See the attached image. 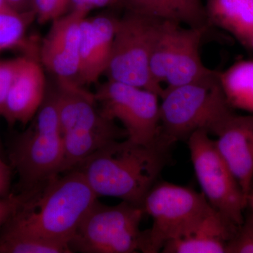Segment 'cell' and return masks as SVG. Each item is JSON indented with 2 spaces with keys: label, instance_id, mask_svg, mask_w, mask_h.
Listing matches in <instances>:
<instances>
[{
  "label": "cell",
  "instance_id": "1",
  "mask_svg": "<svg viewBox=\"0 0 253 253\" xmlns=\"http://www.w3.org/2000/svg\"><path fill=\"white\" fill-rule=\"evenodd\" d=\"M23 194L0 237L37 236L69 244L97 196L79 169L56 174Z\"/></svg>",
  "mask_w": 253,
  "mask_h": 253
},
{
  "label": "cell",
  "instance_id": "2",
  "mask_svg": "<svg viewBox=\"0 0 253 253\" xmlns=\"http://www.w3.org/2000/svg\"><path fill=\"white\" fill-rule=\"evenodd\" d=\"M168 150L128 139L110 143L76 168L98 198H118L141 206L158 181L167 161Z\"/></svg>",
  "mask_w": 253,
  "mask_h": 253
},
{
  "label": "cell",
  "instance_id": "3",
  "mask_svg": "<svg viewBox=\"0 0 253 253\" xmlns=\"http://www.w3.org/2000/svg\"><path fill=\"white\" fill-rule=\"evenodd\" d=\"M160 99L156 144L168 151L178 141H187L197 131L217 136L235 114L221 87L219 71H213L191 83L165 87Z\"/></svg>",
  "mask_w": 253,
  "mask_h": 253
},
{
  "label": "cell",
  "instance_id": "4",
  "mask_svg": "<svg viewBox=\"0 0 253 253\" xmlns=\"http://www.w3.org/2000/svg\"><path fill=\"white\" fill-rule=\"evenodd\" d=\"M56 83L55 97L63 143L62 174L110 143L126 139L127 134L103 116L94 93L72 82Z\"/></svg>",
  "mask_w": 253,
  "mask_h": 253
},
{
  "label": "cell",
  "instance_id": "5",
  "mask_svg": "<svg viewBox=\"0 0 253 253\" xmlns=\"http://www.w3.org/2000/svg\"><path fill=\"white\" fill-rule=\"evenodd\" d=\"M30 123L9 148V164L19 177L21 193L31 191L61 172L63 143L54 91L46 92Z\"/></svg>",
  "mask_w": 253,
  "mask_h": 253
},
{
  "label": "cell",
  "instance_id": "6",
  "mask_svg": "<svg viewBox=\"0 0 253 253\" xmlns=\"http://www.w3.org/2000/svg\"><path fill=\"white\" fill-rule=\"evenodd\" d=\"M141 208L153 220L152 226L143 231L141 253H157L189 232L212 207L202 193L163 181L149 190Z\"/></svg>",
  "mask_w": 253,
  "mask_h": 253
},
{
  "label": "cell",
  "instance_id": "7",
  "mask_svg": "<svg viewBox=\"0 0 253 253\" xmlns=\"http://www.w3.org/2000/svg\"><path fill=\"white\" fill-rule=\"evenodd\" d=\"M145 213L141 206L122 201L116 206L98 200L80 223L69 242L72 253L141 252Z\"/></svg>",
  "mask_w": 253,
  "mask_h": 253
},
{
  "label": "cell",
  "instance_id": "8",
  "mask_svg": "<svg viewBox=\"0 0 253 253\" xmlns=\"http://www.w3.org/2000/svg\"><path fill=\"white\" fill-rule=\"evenodd\" d=\"M207 28L184 26L158 19L150 69L154 81L165 87L181 85L206 77L213 70L205 66L200 54L201 41Z\"/></svg>",
  "mask_w": 253,
  "mask_h": 253
},
{
  "label": "cell",
  "instance_id": "9",
  "mask_svg": "<svg viewBox=\"0 0 253 253\" xmlns=\"http://www.w3.org/2000/svg\"><path fill=\"white\" fill-rule=\"evenodd\" d=\"M157 21L127 11L118 18L111 59L105 73L108 80L147 89L161 97L164 87L154 81L150 69Z\"/></svg>",
  "mask_w": 253,
  "mask_h": 253
},
{
  "label": "cell",
  "instance_id": "10",
  "mask_svg": "<svg viewBox=\"0 0 253 253\" xmlns=\"http://www.w3.org/2000/svg\"><path fill=\"white\" fill-rule=\"evenodd\" d=\"M186 141L196 179L208 204L236 225H241L247 199L215 140L207 131L200 130Z\"/></svg>",
  "mask_w": 253,
  "mask_h": 253
},
{
  "label": "cell",
  "instance_id": "11",
  "mask_svg": "<svg viewBox=\"0 0 253 253\" xmlns=\"http://www.w3.org/2000/svg\"><path fill=\"white\" fill-rule=\"evenodd\" d=\"M103 116L119 121L126 139L143 145L156 144L160 126V96L138 86L110 81L94 93Z\"/></svg>",
  "mask_w": 253,
  "mask_h": 253
},
{
  "label": "cell",
  "instance_id": "12",
  "mask_svg": "<svg viewBox=\"0 0 253 253\" xmlns=\"http://www.w3.org/2000/svg\"><path fill=\"white\" fill-rule=\"evenodd\" d=\"M86 16L78 11H68L51 22L42 42L40 62L56 81L78 84L81 23Z\"/></svg>",
  "mask_w": 253,
  "mask_h": 253
},
{
  "label": "cell",
  "instance_id": "13",
  "mask_svg": "<svg viewBox=\"0 0 253 253\" xmlns=\"http://www.w3.org/2000/svg\"><path fill=\"white\" fill-rule=\"evenodd\" d=\"M112 14L84 17L81 23L78 84L97 83L109 66L118 21Z\"/></svg>",
  "mask_w": 253,
  "mask_h": 253
},
{
  "label": "cell",
  "instance_id": "14",
  "mask_svg": "<svg viewBox=\"0 0 253 253\" xmlns=\"http://www.w3.org/2000/svg\"><path fill=\"white\" fill-rule=\"evenodd\" d=\"M44 68L34 56H21L19 66L0 116L10 126H26L36 116L46 97Z\"/></svg>",
  "mask_w": 253,
  "mask_h": 253
},
{
  "label": "cell",
  "instance_id": "15",
  "mask_svg": "<svg viewBox=\"0 0 253 253\" xmlns=\"http://www.w3.org/2000/svg\"><path fill=\"white\" fill-rule=\"evenodd\" d=\"M216 145L247 199L253 180V114H234L217 134Z\"/></svg>",
  "mask_w": 253,
  "mask_h": 253
},
{
  "label": "cell",
  "instance_id": "16",
  "mask_svg": "<svg viewBox=\"0 0 253 253\" xmlns=\"http://www.w3.org/2000/svg\"><path fill=\"white\" fill-rule=\"evenodd\" d=\"M239 226L211 208L186 234L168 242L164 253H226L229 241Z\"/></svg>",
  "mask_w": 253,
  "mask_h": 253
},
{
  "label": "cell",
  "instance_id": "17",
  "mask_svg": "<svg viewBox=\"0 0 253 253\" xmlns=\"http://www.w3.org/2000/svg\"><path fill=\"white\" fill-rule=\"evenodd\" d=\"M126 11L194 28H209L202 0H118Z\"/></svg>",
  "mask_w": 253,
  "mask_h": 253
},
{
  "label": "cell",
  "instance_id": "18",
  "mask_svg": "<svg viewBox=\"0 0 253 253\" xmlns=\"http://www.w3.org/2000/svg\"><path fill=\"white\" fill-rule=\"evenodd\" d=\"M209 26L221 28L247 46L253 33V0H206Z\"/></svg>",
  "mask_w": 253,
  "mask_h": 253
},
{
  "label": "cell",
  "instance_id": "19",
  "mask_svg": "<svg viewBox=\"0 0 253 253\" xmlns=\"http://www.w3.org/2000/svg\"><path fill=\"white\" fill-rule=\"evenodd\" d=\"M219 79L231 107L253 114V60H241L219 71Z\"/></svg>",
  "mask_w": 253,
  "mask_h": 253
},
{
  "label": "cell",
  "instance_id": "20",
  "mask_svg": "<svg viewBox=\"0 0 253 253\" xmlns=\"http://www.w3.org/2000/svg\"><path fill=\"white\" fill-rule=\"evenodd\" d=\"M35 19L33 10L26 12L0 10V51L24 45L26 32Z\"/></svg>",
  "mask_w": 253,
  "mask_h": 253
},
{
  "label": "cell",
  "instance_id": "21",
  "mask_svg": "<svg viewBox=\"0 0 253 253\" xmlns=\"http://www.w3.org/2000/svg\"><path fill=\"white\" fill-rule=\"evenodd\" d=\"M67 243L37 236L0 237V253H71Z\"/></svg>",
  "mask_w": 253,
  "mask_h": 253
},
{
  "label": "cell",
  "instance_id": "22",
  "mask_svg": "<svg viewBox=\"0 0 253 253\" xmlns=\"http://www.w3.org/2000/svg\"><path fill=\"white\" fill-rule=\"evenodd\" d=\"M70 0H31V9L41 24L52 22L66 14Z\"/></svg>",
  "mask_w": 253,
  "mask_h": 253
},
{
  "label": "cell",
  "instance_id": "23",
  "mask_svg": "<svg viewBox=\"0 0 253 253\" xmlns=\"http://www.w3.org/2000/svg\"><path fill=\"white\" fill-rule=\"evenodd\" d=\"M226 253H253V216L251 213L245 217L228 243Z\"/></svg>",
  "mask_w": 253,
  "mask_h": 253
},
{
  "label": "cell",
  "instance_id": "24",
  "mask_svg": "<svg viewBox=\"0 0 253 253\" xmlns=\"http://www.w3.org/2000/svg\"><path fill=\"white\" fill-rule=\"evenodd\" d=\"M21 57L0 61V114L14 81Z\"/></svg>",
  "mask_w": 253,
  "mask_h": 253
},
{
  "label": "cell",
  "instance_id": "25",
  "mask_svg": "<svg viewBox=\"0 0 253 253\" xmlns=\"http://www.w3.org/2000/svg\"><path fill=\"white\" fill-rule=\"evenodd\" d=\"M118 0H70L68 11H78L87 15L92 10L101 9L114 4Z\"/></svg>",
  "mask_w": 253,
  "mask_h": 253
},
{
  "label": "cell",
  "instance_id": "26",
  "mask_svg": "<svg viewBox=\"0 0 253 253\" xmlns=\"http://www.w3.org/2000/svg\"><path fill=\"white\" fill-rule=\"evenodd\" d=\"M23 201V194H11L6 197H0V229Z\"/></svg>",
  "mask_w": 253,
  "mask_h": 253
},
{
  "label": "cell",
  "instance_id": "27",
  "mask_svg": "<svg viewBox=\"0 0 253 253\" xmlns=\"http://www.w3.org/2000/svg\"><path fill=\"white\" fill-rule=\"evenodd\" d=\"M13 169L9 163L5 162L0 157V197L4 198L9 196L11 188V176Z\"/></svg>",
  "mask_w": 253,
  "mask_h": 253
},
{
  "label": "cell",
  "instance_id": "28",
  "mask_svg": "<svg viewBox=\"0 0 253 253\" xmlns=\"http://www.w3.org/2000/svg\"><path fill=\"white\" fill-rule=\"evenodd\" d=\"M11 9L18 12L31 11V0H6Z\"/></svg>",
  "mask_w": 253,
  "mask_h": 253
},
{
  "label": "cell",
  "instance_id": "29",
  "mask_svg": "<svg viewBox=\"0 0 253 253\" xmlns=\"http://www.w3.org/2000/svg\"><path fill=\"white\" fill-rule=\"evenodd\" d=\"M247 208H249L250 213L253 216V182L247 198Z\"/></svg>",
  "mask_w": 253,
  "mask_h": 253
},
{
  "label": "cell",
  "instance_id": "30",
  "mask_svg": "<svg viewBox=\"0 0 253 253\" xmlns=\"http://www.w3.org/2000/svg\"><path fill=\"white\" fill-rule=\"evenodd\" d=\"M11 9L6 0H0V10Z\"/></svg>",
  "mask_w": 253,
  "mask_h": 253
},
{
  "label": "cell",
  "instance_id": "31",
  "mask_svg": "<svg viewBox=\"0 0 253 253\" xmlns=\"http://www.w3.org/2000/svg\"><path fill=\"white\" fill-rule=\"evenodd\" d=\"M246 47L253 51V33L252 35H251V38H250L249 42H248Z\"/></svg>",
  "mask_w": 253,
  "mask_h": 253
},
{
  "label": "cell",
  "instance_id": "32",
  "mask_svg": "<svg viewBox=\"0 0 253 253\" xmlns=\"http://www.w3.org/2000/svg\"><path fill=\"white\" fill-rule=\"evenodd\" d=\"M1 141H0V151H1Z\"/></svg>",
  "mask_w": 253,
  "mask_h": 253
},
{
  "label": "cell",
  "instance_id": "33",
  "mask_svg": "<svg viewBox=\"0 0 253 253\" xmlns=\"http://www.w3.org/2000/svg\"><path fill=\"white\" fill-rule=\"evenodd\" d=\"M0 52H1V51H0Z\"/></svg>",
  "mask_w": 253,
  "mask_h": 253
},
{
  "label": "cell",
  "instance_id": "34",
  "mask_svg": "<svg viewBox=\"0 0 253 253\" xmlns=\"http://www.w3.org/2000/svg\"><path fill=\"white\" fill-rule=\"evenodd\" d=\"M252 184H253V183H252Z\"/></svg>",
  "mask_w": 253,
  "mask_h": 253
}]
</instances>
